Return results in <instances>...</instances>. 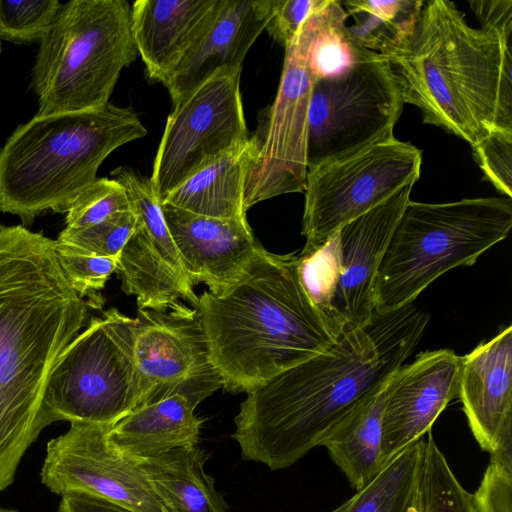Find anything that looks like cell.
Masks as SVG:
<instances>
[{"instance_id": "f1b7e54d", "label": "cell", "mask_w": 512, "mask_h": 512, "mask_svg": "<svg viewBox=\"0 0 512 512\" xmlns=\"http://www.w3.org/2000/svg\"><path fill=\"white\" fill-rule=\"evenodd\" d=\"M424 437L386 462L372 480L356 491L346 512H411Z\"/></svg>"}, {"instance_id": "8fae6325", "label": "cell", "mask_w": 512, "mask_h": 512, "mask_svg": "<svg viewBox=\"0 0 512 512\" xmlns=\"http://www.w3.org/2000/svg\"><path fill=\"white\" fill-rule=\"evenodd\" d=\"M421 164L420 149L393 137L307 170L301 253L318 249L341 226L415 184Z\"/></svg>"}, {"instance_id": "836d02e7", "label": "cell", "mask_w": 512, "mask_h": 512, "mask_svg": "<svg viewBox=\"0 0 512 512\" xmlns=\"http://www.w3.org/2000/svg\"><path fill=\"white\" fill-rule=\"evenodd\" d=\"M136 226L135 214L131 210L122 211L92 226L79 229L65 227L56 240L97 256L115 257Z\"/></svg>"}, {"instance_id": "d6a6232c", "label": "cell", "mask_w": 512, "mask_h": 512, "mask_svg": "<svg viewBox=\"0 0 512 512\" xmlns=\"http://www.w3.org/2000/svg\"><path fill=\"white\" fill-rule=\"evenodd\" d=\"M54 251L69 286L82 298L98 301L97 292L116 272L118 256H97L55 240Z\"/></svg>"}, {"instance_id": "6da1fadb", "label": "cell", "mask_w": 512, "mask_h": 512, "mask_svg": "<svg viewBox=\"0 0 512 512\" xmlns=\"http://www.w3.org/2000/svg\"><path fill=\"white\" fill-rule=\"evenodd\" d=\"M429 315L414 303L374 312L327 351L249 390L231 437L241 458L286 469L346 415L381 391L420 343Z\"/></svg>"}, {"instance_id": "8992f818", "label": "cell", "mask_w": 512, "mask_h": 512, "mask_svg": "<svg viewBox=\"0 0 512 512\" xmlns=\"http://www.w3.org/2000/svg\"><path fill=\"white\" fill-rule=\"evenodd\" d=\"M512 228V198L462 199L447 203L409 201L382 256L376 277L375 311L414 302L445 272L472 266Z\"/></svg>"}, {"instance_id": "9a60e30c", "label": "cell", "mask_w": 512, "mask_h": 512, "mask_svg": "<svg viewBox=\"0 0 512 512\" xmlns=\"http://www.w3.org/2000/svg\"><path fill=\"white\" fill-rule=\"evenodd\" d=\"M111 425L70 422L46 444L41 482L51 492L95 495L134 512H167L141 465L109 440Z\"/></svg>"}, {"instance_id": "f35d334b", "label": "cell", "mask_w": 512, "mask_h": 512, "mask_svg": "<svg viewBox=\"0 0 512 512\" xmlns=\"http://www.w3.org/2000/svg\"><path fill=\"white\" fill-rule=\"evenodd\" d=\"M353 500H354V495L351 496L349 499L344 501L342 504H340L338 507H336L335 509H333L330 512H346L348 510V508L350 507V505L352 504Z\"/></svg>"}, {"instance_id": "9c48e42d", "label": "cell", "mask_w": 512, "mask_h": 512, "mask_svg": "<svg viewBox=\"0 0 512 512\" xmlns=\"http://www.w3.org/2000/svg\"><path fill=\"white\" fill-rule=\"evenodd\" d=\"M412 183L341 226L318 249L299 254V276L312 302L339 332L375 312L376 277Z\"/></svg>"}, {"instance_id": "60d3db41", "label": "cell", "mask_w": 512, "mask_h": 512, "mask_svg": "<svg viewBox=\"0 0 512 512\" xmlns=\"http://www.w3.org/2000/svg\"><path fill=\"white\" fill-rule=\"evenodd\" d=\"M0 54H1V39H0Z\"/></svg>"}, {"instance_id": "5b68a950", "label": "cell", "mask_w": 512, "mask_h": 512, "mask_svg": "<svg viewBox=\"0 0 512 512\" xmlns=\"http://www.w3.org/2000/svg\"><path fill=\"white\" fill-rule=\"evenodd\" d=\"M146 134L131 107L110 102L97 110L35 115L0 149V211L23 225L47 210L66 213L115 149Z\"/></svg>"}, {"instance_id": "44dd1931", "label": "cell", "mask_w": 512, "mask_h": 512, "mask_svg": "<svg viewBox=\"0 0 512 512\" xmlns=\"http://www.w3.org/2000/svg\"><path fill=\"white\" fill-rule=\"evenodd\" d=\"M426 435L411 512H512V468L490 460L480 485L470 493L432 431Z\"/></svg>"}, {"instance_id": "30bf717a", "label": "cell", "mask_w": 512, "mask_h": 512, "mask_svg": "<svg viewBox=\"0 0 512 512\" xmlns=\"http://www.w3.org/2000/svg\"><path fill=\"white\" fill-rule=\"evenodd\" d=\"M404 104L389 62L376 52L317 80L308 109L307 170L393 138Z\"/></svg>"}, {"instance_id": "52a82bcc", "label": "cell", "mask_w": 512, "mask_h": 512, "mask_svg": "<svg viewBox=\"0 0 512 512\" xmlns=\"http://www.w3.org/2000/svg\"><path fill=\"white\" fill-rule=\"evenodd\" d=\"M137 54L128 1L61 3L32 68L36 116L106 106L121 71Z\"/></svg>"}, {"instance_id": "d6986e66", "label": "cell", "mask_w": 512, "mask_h": 512, "mask_svg": "<svg viewBox=\"0 0 512 512\" xmlns=\"http://www.w3.org/2000/svg\"><path fill=\"white\" fill-rule=\"evenodd\" d=\"M221 0H137L135 46L148 78L163 85L211 27Z\"/></svg>"}, {"instance_id": "74e56055", "label": "cell", "mask_w": 512, "mask_h": 512, "mask_svg": "<svg viewBox=\"0 0 512 512\" xmlns=\"http://www.w3.org/2000/svg\"><path fill=\"white\" fill-rule=\"evenodd\" d=\"M57 512H134L113 501L86 493L61 496Z\"/></svg>"}, {"instance_id": "4dcf8cb0", "label": "cell", "mask_w": 512, "mask_h": 512, "mask_svg": "<svg viewBox=\"0 0 512 512\" xmlns=\"http://www.w3.org/2000/svg\"><path fill=\"white\" fill-rule=\"evenodd\" d=\"M60 6L59 0H0V39L15 44L40 42Z\"/></svg>"}, {"instance_id": "ac0fdd59", "label": "cell", "mask_w": 512, "mask_h": 512, "mask_svg": "<svg viewBox=\"0 0 512 512\" xmlns=\"http://www.w3.org/2000/svg\"><path fill=\"white\" fill-rule=\"evenodd\" d=\"M162 212L191 285L220 294L241 275L258 242L246 217L213 218L162 203Z\"/></svg>"}, {"instance_id": "ba28073f", "label": "cell", "mask_w": 512, "mask_h": 512, "mask_svg": "<svg viewBox=\"0 0 512 512\" xmlns=\"http://www.w3.org/2000/svg\"><path fill=\"white\" fill-rule=\"evenodd\" d=\"M136 319L116 308L92 318L57 359L46 385L47 425L79 421L113 425L138 405Z\"/></svg>"}, {"instance_id": "8d00e7d4", "label": "cell", "mask_w": 512, "mask_h": 512, "mask_svg": "<svg viewBox=\"0 0 512 512\" xmlns=\"http://www.w3.org/2000/svg\"><path fill=\"white\" fill-rule=\"evenodd\" d=\"M469 5L480 21L481 29L491 32L505 41L511 42V0H474L470 1Z\"/></svg>"}, {"instance_id": "484cf974", "label": "cell", "mask_w": 512, "mask_h": 512, "mask_svg": "<svg viewBox=\"0 0 512 512\" xmlns=\"http://www.w3.org/2000/svg\"><path fill=\"white\" fill-rule=\"evenodd\" d=\"M386 386L339 421L320 443L356 491L365 487L381 468Z\"/></svg>"}, {"instance_id": "7402d4cb", "label": "cell", "mask_w": 512, "mask_h": 512, "mask_svg": "<svg viewBox=\"0 0 512 512\" xmlns=\"http://www.w3.org/2000/svg\"><path fill=\"white\" fill-rule=\"evenodd\" d=\"M189 400L173 395L136 407L110 426L108 438L137 461L171 449L198 444L203 418Z\"/></svg>"}, {"instance_id": "2e32d148", "label": "cell", "mask_w": 512, "mask_h": 512, "mask_svg": "<svg viewBox=\"0 0 512 512\" xmlns=\"http://www.w3.org/2000/svg\"><path fill=\"white\" fill-rule=\"evenodd\" d=\"M461 357L453 350L421 352L402 365L386 386L380 466L423 438L458 396Z\"/></svg>"}, {"instance_id": "4316f807", "label": "cell", "mask_w": 512, "mask_h": 512, "mask_svg": "<svg viewBox=\"0 0 512 512\" xmlns=\"http://www.w3.org/2000/svg\"><path fill=\"white\" fill-rule=\"evenodd\" d=\"M347 19L340 1L327 0L309 16L295 37L305 50L316 81L338 76L375 53L353 42L347 31Z\"/></svg>"}, {"instance_id": "277c9868", "label": "cell", "mask_w": 512, "mask_h": 512, "mask_svg": "<svg viewBox=\"0 0 512 512\" xmlns=\"http://www.w3.org/2000/svg\"><path fill=\"white\" fill-rule=\"evenodd\" d=\"M512 43L469 26L448 0L424 2L412 34L383 54L404 103L471 147L512 132Z\"/></svg>"}, {"instance_id": "83f0119b", "label": "cell", "mask_w": 512, "mask_h": 512, "mask_svg": "<svg viewBox=\"0 0 512 512\" xmlns=\"http://www.w3.org/2000/svg\"><path fill=\"white\" fill-rule=\"evenodd\" d=\"M354 22L347 31L355 44L381 55L402 45L412 34L425 1H340Z\"/></svg>"}, {"instance_id": "cb8c5ba5", "label": "cell", "mask_w": 512, "mask_h": 512, "mask_svg": "<svg viewBox=\"0 0 512 512\" xmlns=\"http://www.w3.org/2000/svg\"><path fill=\"white\" fill-rule=\"evenodd\" d=\"M209 456L199 444H195L140 461L167 512H228L213 478L205 471Z\"/></svg>"}, {"instance_id": "d590c367", "label": "cell", "mask_w": 512, "mask_h": 512, "mask_svg": "<svg viewBox=\"0 0 512 512\" xmlns=\"http://www.w3.org/2000/svg\"><path fill=\"white\" fill-rule=\"evenodd\" d=\"M326 3L327 0H274L272 16L265 30L286 48L309 16Z\"/></svg>"}, {"instance_id": "5bb4252c", "label": "cell", "mask_w": 512, "mask_h": 512, "mask_svg": "<svg viewBox=\"0 0 512 512\" xmlns=\"http://www.w3.org/2000/svg\"><path fill=\"white\" fill-rule=\"evenodd\" d=\"M316 79L302 44L285 48L278 91L259 133L248 172L244 207L295 192H304L307 174L308 109Z\"/></svg>"}, {"instance_id": "e0dca14e", "label": "cell", "mask_w": 512, "mask_h": 512, "mask_svg": "<svg viewBox=\"0 0 512 512\" xmlns=\"http://www.w3.org/2000/svg\"><path fill=\"white\" fill-rule=\"evenodd\" d=\"M490 460L512 467V326L461 357L458 396Z\"/></svg>"}, {"instance_id": "4fadbf2b", "label": "cell", "mask_w": 512, "mask_h": 512, "mask_svg": "<svg viewBox=\"0 0 512 512\" xmlns=\"http://www.w3.org/2000/svg\"><path fill=\"white\" fill-rule=\"evenodd\" d=\"M135 319L137 407L173 395L197 407L223 387L198 309L178 301L166 310L138 308Z\"/></svg>"}, {"instance_id": "ab89813d", "label": "cell", "mask_w": 512, "mask_h": 512, "mask_svg": "<svg viewBox=\"0 0 512 512\" xmlns=\"http://www.w3.org/2000/svg\"><path fill=\"white\" fill-rule=\"evenodd\" d=\"M0 512H19L18 510L0 506Z\"/></svg>"}, {"instance_id": "7a4b0ae2", "label": "cell", "mask_w": 512, "mask_h": 512, "mask_svg": "<svg viewBox=\"0 0 512 512\" xmlns=\"http://www.w3.org/2000/svg\"><path fill=\"white\" fill-rule=\"evenodd\" d=\"M55 240L24 225H0V492L48 426L50 373L87 318L68 284Z\"/></svg>"}, {"instance_id": "7c38bea8", "label": "cell", "mask_w": 512, "mask_h": 512, "mask_svg": "<svg viewBox=\"0 0 512 512\" xmlns=\"http://www.w3.org/2000/svg\"><path fill=\"white\" fill-rule=\"evenodd\" d=\"M242 68H223L173 105L150 181L161 201L195 172L250 137L240 92Z\"/></svg>"}, {"instance_id": "603a6c76", "label": "cell", "mask_w": 512, "mask_h": 512, "mask_svg": "<svg viewBox=\"0 0 512 512\" xmlns=\"http://www.w3.org/2000/svg\"><path fill=\"white\" fill-rule=\"evenodd\" d=\"M255 154L253 137L210 162L173 189L162 203L213 218L246 217L245 185Z\"/></svg>"}, {"instance_id": "f546056e", "label": "cell", "mask_w": 512, "mask_h": 512, "mask_svg": "<svg viewBox=\"0 0 512 512\" xmlns=\"http://www.w3.org/2000/svg\"><path fill=\"white\" fill-rule=\"evenodd\" d=\"M111 175L124 187L131 211L159 254L188 280L165 222L162 203L150 179L128 167H118Z\"/></svg>"}, {"instance_id": "d4e9b609", "label": "cell", "mask_w": 512, "mask_h": 512, "mask_svg": "<svg viewBox=\"0 0 512 512\" xmlns=\"http://www.w3.org/2000/svg\"><path fill=\"white\" fill-rule=\"evenodd\" d=\"M116 272L122 290L136 296L139 309L166 310L180 298L198 309L193 286L163 259L138 221L118 255Z\"/></svg>"}, {"instance_id": "3957f363", "label": "cell", "mask_w": 512, "mask_h": 512, "mask_svg": "<svg viewBox=\"0 0 512 512\" xmlns=\"http://www.w3.org/2000/svg\"><path fill=\"white\" fill-rule=\"evenodd\" d=\"M298 268L299 254H274L258 243L230 287L199 297L198 311L225 391L248 392L327 351L342 333L312 302Z\"/></svg>"}, {"instance_id": "ffe728a7", "label": "cell", "mask_w": 512, "mask_h": 512, "mask_svg": "<svg viewBox=\"0 0 512 512\" xmlns=\"http://www.w3.org/2000/svg\"><path fill=\"white\" fill-rule=\"evenodd\" d=\"M273 4L274 0H221L209 30L164 85L173 105L216 71L242 68L272 16Z\"/></svg>"}, {"instance_id": "e575fe53", "label": "cell", "mask_w": 512, "mask_h": 512, "mask_svg": "<svg viewBox=\"0 0 512 512\" xmlns=\"http://www.w3.org/2000/svg\"><path fill=\"white\" fill-rule=\"evenodd\" d=\"M472 149L485 178L504 196L512 198V132L494 131Z\"/></svg>"}, {"instance_id": "1f68e13d", "label": "cell", "mask_w": 512, "mask_h": 512, "mask_svg": "<svg viewBox=\"0 0 512 512\" xmlns=\"http://www.w3.org/2000/svg\"><path fill=\"white\" fill-rule=\"evenodd\" d=\"M129 210L130 204L124 187L113 178H97L70 203L65 213L66 228L92 226L115 213Z\"/></svg>"}]
</instances>
